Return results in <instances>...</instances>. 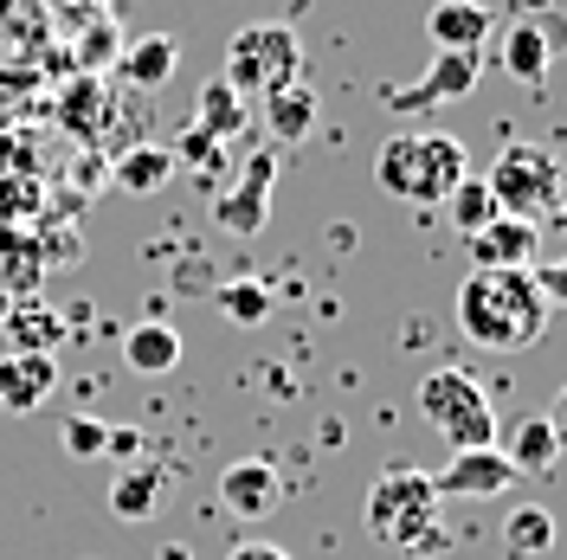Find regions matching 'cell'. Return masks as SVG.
<instances>
[{
  "label": "cell",
  "mask_w": 567,
  "mask_h": 560,
  "mask_svg": "<svg viewBox=\"0 0 567 560\" xmlns=\"http://www.w3.org/2000/svg\"><path fill=\"white\" fill-rule=\"evenodd\" d=\"M226 560H290V554H284L278 541H239V548H233Z\"/></svg>",
  "instance_id": "obj_30"
},
{
  "label": "cell",
  "mask_w": 567,
  "mask_h": 560,
  "mask_svg": "<svg viewBox=\"0 0 567 560\" xmlns=\"http://www.w3.org/2000/svg\"><path fill=\"white\" fill-rule=\"evenodd\" d=\"M213 303L233 315L239 329H258L271 315V290H265V278H233V283H213Z\"/></svg>",
  "instance_id": "obj_24"
},
{
  "label": "cell",
  "mask_w": 567,
  "mask_h": 560,
  "mask_svg": "<svg viewBox=\"0 0 567 560\" xmlns=\"http://www.w3.org/2000/svg\"><path fill=\"white\" fill-rule=\"evenodd\" d=\"M496 452L509 457V470H516V477H548V470L561 464V445H555L548 419H516L509 445H496Z\"/></svg>",
  "instance_id": "obj_21"
},
{
  "label": "cell",
  "mask_w": 567,
  "mask_h": 560,
  "mask_svg": "<svg viewBox=\"0 0 567 560\" xmlns=\"http://www.w3.org/2000/svg\"><path fill=\"white\" fill-rule=\"evenodd\" d=\"M368 528L374 541H388L400 554H445L452 548V528L439 522V490L425 470L393 464L368 484Z\"/></svg>",
  "instance_id": "obj_2"
},
{
  "label": "cell",
  "mask_w": 567,
  "mask_h": 560,
  "mask_svg": "<svg viewBox=\"0 0 567 560\" xmlns=\"http://www.w3.org/2000/svg\"><path fill=\"white\" fill-rule=\"evenodd\" d=\"M484 187L496 194V212H503V219L542 226L548 212L561 207V168H555V155L535 148V142H509V148L496 155V168L484 175Z\"/></svg>",
  "instance_id": "obj_6"
},
{
  "label": "cell",
  "mask_w": 567,
  "mask_h": 560,
  "mask_svg": "<svg viewBox=\"0 0 567 560\" xmlns=\"http://www.w3.org/2000/svg\"><path fill=\"white\" fill-rule=\"evenodd\" d=\"M542 419H548V432H555V445H561V457H567V381L555 386V406H548Z\"/></svg>",
  "instance_id": "obj_28"
},
{
  "label": "cell",
  "mask_w": 567,
  "mask_h": 560,
  "mask_svg": "<svg viewBox=\"0 0 567 560\" xmlns=\"http://www.w3.org/2000/svg\"><path fill=\"white\" fill-rule=\"evenodd\" d=\"M265 129L278 142H310V129H317V91L297 77V84H284V91H271L265 97Z\"/></svg>",
  "instance_id": "obj_18"
},
{
  "label": "cell",
  "mask_w": 567,
  "mask_h": 560,
  "mask_svg": "<svg viewBox=\"0 0 567 560\" xmlns=\"http://www.w3.org/2000/svg\"><path fill=\"white\" fill-rule=\"evenodd\" d=\"M548 219H555V226H561V232H567V194H561V207L548 212Z\"/></svg>",
  "instance_id": "obj_32"
},
{
  "label": "cell",
  "mask_w": 567,
  "mask_h": 560,
  "mask_svg": "<svg viewBox=\"0 0 567 560\" xmlns=\"http://www.w3.org/2000/svg\"><path fill=\"white\" fill-rule=\"evenodd\" d=\"M420 419L452 445V452H477V445H496V413L491 393L471 367H432L420 381Z\"/></svg>",
  "instance_id": "obj_4"
},
{
  "label": "cell",
  "mask_w": 567,
  "mask_h": 560,
  "mask_svg": "<svg viewBox=\"0 0 567 560\" xmlns=\"http://www.w3.org/2000/svg\"><path fill=\"white\" fill-rule=\"evenodd\" d=\"M458 329L491 354L535 349L548 329V303L535 290V271H471L458 283Z\"/></svg>",
  "instance_id": "obj_1"
},
{
  "label": "cell",
  "mask_w": 567,
  "mask_h": 560,
  "mask_svg": "<svg viewBox=\"0 0 567 560\" xmlns=\"http://www.w3.org/2000/svg\"><path fill=\"white\" fill-rule=\"evenodd\" d=\"M535 290H542V303H548V310H567V258L535 265Z\"/></svg>",
  "instance_id": "obj_27"
},
{
  "label": "cell",
  "mask_w": 567,
  "mask_h": 560,
  "mask_svg": "<svg viewBox=\"0 0 567 560\" xmlns=\"http://www.w3.org/2000/svg\"><path fill=\"white\" fill-rule=\"evenodd\" d=\"M110 52H116V27H110V20H104L97 33L84 39V65H97V59H110Z\"/></svg>",
  "instance_id": "obj_29"
},
{
  "label": "cell",
  "mask_w": 567,
  "mask_h": 560,
  "mask_svg": "<svg viewBox=\"0 0 567 560\" xmlns=\"http://www.w3.org/2000/svg\"><path fill=\"white\" fill-rule=\"evenodd\" d=\"M445 212H452V226H458L464 239H471V232H484L491 219H503V212H496V194L484 187V175H464L458 187L445 194Z\"/></svg>",
  "instance_id": "obj_23"
},
{
  "label": "cell",
  "mask_w": 567,
  "mask_h": 560,
  "mask_svg": "<svg viewBox=\"0 0 567 560\" xmlns=\"http://www.w3.org/2000/svg\"><path fill=\"white\" fill-rule=\"evenodd\" d=\"M516 484V470H509V457L496 452V445H477V452H452V464L432 477V490L439 502L445 496H458V502H491Z\"/></svg>",
  "instance_id": "obj_9"
},
{
  "label": "cell",
  "mask_w": 567,
  "mask_h": 560,
  "mask_svg": "<svg viewBox=\"0 0 567 560\" xmlns=\"http://www.w3.org/2000/svg\"><path fill=\"white\" fill-rule=\"evenodd\" d=\"M555 516L542 509V502H516L509 509V522H503V554L509 560H542V554H555Z\"/></svg>",
  "instance_id": "obj_19"
},
{
  "label": "cell",
  "mask_w": 567,
  "mask_h": 560,
  "mask_svg": "<svg viewBox=\"0 0 567 560\" xmlns=\"http://www.w3.org/2000/svg\"><path fill=\"white\" fill-rule=\"evenodd\" d=\"M168 180H175V155L168 148H148V142L123 148V162H116V187L123 194H162Z\"/></svg>",
  "instance_id": "obj_22"
},
{
  "label": "cell",
  "mask_w": 567,
  "mask_h": 560,
  "mask_svg": "<svg viewBox=\"0 0 567 560\" xmlns=\"http://www.w3.org/2000/svg\"><path fill=\"white\" fill-rule=\"evenodd\" d=\"M271 180H278V162L271 155H251L246 168H239V180H233V194L213 200L219 232H239V239L265 232V219H271Z\"/></svg>",
  "instance_id": "obj_8"
},
{
  "label": "cell",
  "mask_w": 567,
  "mask_h": 560,
  "mask_svg": "<svg viewBox=\"0 0 567 560\" xmlns=\"http://www.w3.org/2000/svg\"><path fill=\"white\" fill-rule=\"evenodd\" d=\"M194 129H200V136H213L219 148H226V142L246 129V97H239L226 77H207V91L194 97Z\"/></svg>",
  "instance_id": "obj_17"
},
{
  "label": "cell",
  "mask_w": 567,
  "mask_h": 560,
  "mask_svg": "<svg viewBox=\"0 0 567 560\" xmlns=\"http://www.w3.org/2000/svg\"><path fill=\"white\" fill-rule=\"evenodd\" d=\"M162 502H168V477H162L155 464H130V470L116 477V490H110V516H116V522H148Z\"/></svg>",
  "instance_id": "obj_16"
},
{
  "label": "cell",
  "mask_w": 567,
  "mask_h": 560,
  "mask_svg": "<svg viewBox=\"0 0 567 560\" xmlns=\"http://www.w3.org/2000/svg\"><path fill=\"white\" fill-rule=\"evenodd\" d=\"M7 322H13V297H7V290H0V329H7Z\"/></svg>",
  "instance_id": "obj_31"
},
{
  "label": "cell",
  "mask_w": 567,
  "mask_h": 560,
  "mask_svg": "<svg viewBox=\"0 0 567 560\" xmlns=\"http://www.w3.org/2000/svg\"><path fill=\"white\" fill-rule=\"evenodd\" d=\"M567 39V20L555 13H535V20H516V27H503V71L516 77V84H542L548 71H555V52H561Z\"/></svg>",
  "instance_id": "obj_7"
},
{
  "label": "cell",
  "mask_w": 567,
  "mask_h": 560,
  "mask_svg": "<svg viewBox=\"0 0 567 560\" xmlns=\"http://www.w3.org/2000/svg\"><path fill=\"white\" fill-rule=\"evenodd\" d=\"M59 386V361L52 349H20V354H0V406L7 413H39Z\"/></svg>",
  "instance_id": "obj_12"
},
{
  "label": "cell",
  "mask_w": 567,
  "mask_h": 560,
  "mask_svg": "<svg viewBox=\"0 0 567 560\" xmlns=\"http://www.w3.org/2000/svg\"><path fill=\"white\" fill-rule=\"evenodd\" d=\"M464 251H471V271H535L542 226H529V219H491L484 232L464 239Z\"/></svg>",
  "instance_id": "obj_10"
},
{
  "label": "cell",
  "mask_w": 567,
  "mask_h": 560,
  "mask_svg": "<svg viewBox=\"0 0 567 560\" xmlns=\"http://www.w3.org/2000/svg\"><path fill=\"white\" fill-rule=\"evenodd\" d=\"M491 7L484 0H439L432 13H425V33L439 52H477L484 39H491Z\"/></svg>",
  "instance_id": "obj_13"
},
{
  "label": "cell",
  "mask_w": 567,
  "mask_h": 560,
  "mask_svg": "<svg viewBox=\"0 0 567 560\" xmlns=\"http://www.w3.org/2000/svg\"><path fill=\"white\" fill-rule=\"evenodd\" d=\"M464 175H471V162H464V142H452V136H413V129H400V136H388L381 155H374L381 194L413 200V207H445V194H452Z\"/></svg>",
  "instance_id": "obj_3"
},
{
  "label": "cell",
  "mask_w": 567,
  "mask_h": 560,
  "mask_svg": "<svg viewBox=\"0 0 567 560\" xmlns=\"http://www.w3.org/2000/svg\"><path fill=\"white\" fill-rule=\"evenodd\" d=\"M123 361H130V374H175L181 367V329L175 322H162V315H148L136 322L130 335H123Z\"/></svg>",
  "instance_id": "obj_15"
},
{
  "label": "cell",
  "mask_w": 567,
  "mask_h": 560,
  "mask_svg": "<svg viewBox=\"0 0 567 560\" xmlns=\"http://www.w3.org/2000/svg\"><path fill=\"white\" fill-rule=\"evenodd\" d=\"M175 65H181V45L168 33H148L123 52V84H130V91H162V84L175 77Z\"/></svg>",
  "instance_id": "obj_20"
},
{
  "label": "cell",
  "mask_w": 567,
  "mask_h": 560,
  "mask_svg": "<svg viewBox=\"0 0 567 560\" xmlns=\"http://www.w3.org/2000/svg\"><path fill=\"white\" fill-rule=\"evenodd\" d=\"M219 502H226L239 522H265V516L284 502L278 464H265V457H239V464H226V477H219Z\"/></svg>",
  "instance_id": "obj_11"
},
{
  "label": "cell",
  "mask_w": 567,
  "mask_h": 560,
  "mask_svg": "<svg viewBox=\"0 0 567 560\" xmlns=\"http://www.w3.org/2000/svg\"><path fill=\"white\" fill-rule=\"evenodd\" d=\"M168 155H175V168H187V175H200V180H213L219 168H226V148H219L213 136H200V129H187Z\"/></svg>",
  "instance_id": "obj_25"
},
{
  "label": "cell",
  "mask_w": 567,
  "mask_h": 560,
  "mask_svg": "<svg viewBox=\"0 0 567 560\" xmlns=\"http://www.w3.org/2000/svg\"><path fill=\"white\" fill-rule=\"evenodd\" d=\"M104 445H110V425L104 419H65V452L71 457H104Z\"/></svg>",
  "instance_id": "obj_26"
},
{
  "label": "cell",
  "mask_w": 567,
  "mask_h": 560,
  "mask_svg": "<svg viewBox=\"0 0 567 560\" xmlns=\"http://www.w3.org/2000/svg\"><path fill=\"white\" fill-rule=\"evenodd\" d=\"M162 560H194V554H181V548H162Z\"/></svg>",
  "instance_id": "obj_33"
},
{
  "label": "cell",
  "mask_w": 567,
  "mask_h": 560,
  "mask_svg": "<svg viewBox=\"0 0 567 560\" xmlns=\"http://www.w3.org/2000/svg\"><path fill=\"white\" fill-rule=\"evenodd\" d=\"M471 84H477V52H439L432 59V71H425V84H413V91H400L393 104L406 110H425V104H452V97H471Z\"/></svg>",
  "instance_id": "obj_14"
},
{
  "label": "cell",
  "mask_w": 567,
  "mask_h": 560,
  "mask_svg": "<svg viewBox=\"0 0 567 560\" xmlns=\"http://www.w3.org/2000/svg\"><path fill=\"white\" fill-rule=\"evenodd\" d=\"M303 71V45L284 20H258V27H239L233 45H226V84L239 97H271L284 84H297Z\"/></svg>",
  "instance_id": "obj_5"
},
{
  "label": "cell",
  "mask_w": 567,
  "mask_h": 560,
  "mask_svg": "<svg viewBox=\"0 0 567 560\" xmlns=\"http://www.w3.org/2000/svg\"><path fill=\"white\" fill-rule=\"evenodd\" d=\"M104 7H116V0H104Z\"/></svg>",
  "instance_id": "obj_34"
}]
</instances>
